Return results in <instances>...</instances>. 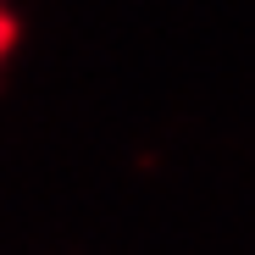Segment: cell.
<instances>
[{
	"label": "cell",
	"instance_id": "6da1fadb",
	"mask_svg": "<svg viewBox=\"0 0 255 255\" xmlns=\"http://www.w3.org/2000/svg\"><path fill=\"white\" fill-rule=\"evenodd\" d=\"M11 45H17V22L0 11V61H6V50H11Z\"/></svg>",
	"mask_w": 255,
	"mask_h": 255
}]
</instances>
